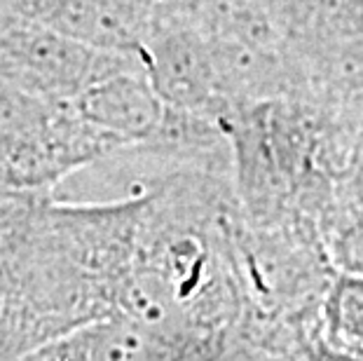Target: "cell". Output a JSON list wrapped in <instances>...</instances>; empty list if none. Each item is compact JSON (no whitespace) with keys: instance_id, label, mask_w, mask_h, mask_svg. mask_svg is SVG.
<instances>
[{"instance_id":"1","label":"cell","mask_w":363,"mask_h":361,"mask_svg":"<svg viewBox=\"0 0 363 361\" xmlns=\"http://www.w3.org/2000/svg\"><path fill=\"white\" fill-rule=\"evenodd\" d=\"M330 340L347 352L363 355V284H345L328 307Z\"/></svg>"}]
</instances>
